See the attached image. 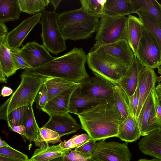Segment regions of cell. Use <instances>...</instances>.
I'll list each match as a JSON object with an SVG mask.
<instances>
[{
	"mask_svg": "<svg viewBox=\"0 0 161 161\" xmlns=\"http://www.w3.org/2000/svg\"><path fill=\"white\" fill-rule=\"evenodd\" d=\"M19 51L22 57L32 69L44 65L55 58L50 55L43 44L34 41L27 42Z\"/></svg>",
	"mask_w": 161,
	"mask_h": 161,
	"instance_id": "obj_11",
	"label": "cell"
},
{
	"mask_svg": "<svg viewBox=\"0 0 161 161\" xmlns=\"http://www.w3.org/2000/svg\"><path fill=\"white\" fill-rule=\"evenodd\" d=\"M43 127L55 131L61 137L75 133L82 129L81 125L69 113L50 116L49 120Z\"/></svg>",
	"mask_w": 161,
	"mask_h": 161,
	"instance_id": "obj_15",
	"label": "cell"
},
{
	"mask_svg": "<svg viewBox=\"0 0 161 161\" xmlns=\"http://www.w3.org/2000/svg\"><path fill=\"white\" fill-rule=\"evenodd\" d=\"M6 76L1 69L0 68V81L2 83H7V79Z\"/></svg>",
	"mask_w": 161,
	"mask_h": 161,
	"instance_id": "obj_48",
	"label": "cell"
},
{
	"mask_svg": "<svg viewBox=\"0 0 161 161\" xmlns=\"http://www.w3.org/2000/svg\"><path fill=\"white\" fill-rule=\"evenodd\" d=\"M42 16V13H39L29 17L8 32L6 41L9 49L20 48L29 33L38 23L40 22Z\"/></svg>",
	"mask_w": 161,
	"mask_h": 161,
	"instance_id": "obj_12",
	"label": "cell"
},
{
	"mask_svg": "<svg viewBox=\"0 0 161 161\" xmlns=\"http://www.w3.org/2000/svg\"><path fill=\"white\" fill-rule=\"evenodd\" d=\"M9 145L5 141L0 139V148L7 147H9Z\"/></svg>",
	"mask_w": 161,
	"mask_h": 161,
	"instance_id": "obj_52",
	"label": "cell"
},
{
	"mask_svg": "<svg viewBox=\"0 0 161 161\" xmlns=\"http://www.w3.org/2000/svg\"><path fill=\"white\" fill-rule=\"evenodd\" d=\"M143 28V24L139 18L131 14L128 15L127 42L135 57L142 36Z\"/></svg>",
	"mask_w": 161,
	"mask_h": 161,
	"instance_id": "obj_23",
	"label": "cell"
},
{
	"mask_svg": "<svg viewBox=\"0 0 161 161\" xmlns=\"http://www.w3.org/2000/svg\"><path fill=\"white\" fill-rule=\"evenodd\" d=\"M160 133H161V130H160Z\"/></svg>",
	"mask_w": 161,
	"mask_h": 161,
	"instance_id": "obj_56",
	"label": "cell"
},
{
	"mask_svg": "<svg viewBox=\"0 0 161 161\" xmlns=\"http://www.w3.org/2000/svg\"><path fill=\"white\" fill-rule=\"evenodd\" d=\"M136 13L139 16L143 26L149 33L158 46L161 53V26L149 14L139 11Z\"/></svg>",
	"mask_w": 161,
	"mask_h": 161,
	"instance_id": "obj_26",
	"label": "cell"
},
{
	"mask_svg": "<svg viewBox=\"0 0 161 161\" xmlns=\"http://www.w3.org/2000/svg\"><path fill=\"white\" fill-rule=\"evenodd\" d=\"M27 106L18 108L10 113L6 121L8 127L12 125H24Z\"/></svg>",
	"mask_w": 161,
	"mask_h": 161,
	"instance_id": "obj_33",
	"label": "cell"
},
{
	"mask_svg": "<svg viewBox=\"0 0 161 161\" xmlns=\"http://www.w3.org/2000/svg\"><path fill=\"white\" fill-rule=\"evenodd\" d=\"M79 84L54 97L47 102L42 110L49 116L69 113L68 108L70 96Z\"/></svg>",
	"mask_w": 161,
	"mask_h": 161,
	"instance_id": "obj_18",
	"label": "cell"
},
{
	"mask_svg": "<svg viewBox=\"0 0 161 161\" xmlns=\"http://www.w3.org/2000/svg\"><path fill=\"white\" fill-rule=\"evenodd\" d=\"M77 115L82 129L96 141L117 137L123 121L114 100L99 103Z\"/></svg>",
	"mask_w": 161,
	"mask_h": 161,
	"instance_id": "obj_1",
	"label": "cell"
},
{
	"mask_svg": "<svg viewBox=\"0 0 161 161\" xmlns=\"http://www.w3.org/2000/svg\"><path fill=\"white\" fill-rule=\"evenodd\" d=\"M49 161H65L63 156L59 157Z\"/></svg>",
	"mask_w": 161,
	"mask_h": 161,
	"instance_id": "obj_54",
	"label": "cell"
},
{
	"mask_svg": "<svg viewBox=\"0 0 161 161\" xmlns=\"http://www.w3.org/2000/svg\"><path fill=\"white\" fill-rule=\"evenodd\" d=\"M26 161H36L35 160H34L32 159L31 158L28 159Z\"/></svg>",
	"mask_w": 161,
	"mask_h": 161,
	"instance_id": "obj_55",
	"label": "cell"
},
{
	"mask_svg": "<svg viewBox=\"0 0 161 161\" xmlns=\"http://www.w3.org/2000/svg\"><path fill=\"white\" fill-rule=\"evenodd\" d=\"M114 98L115 105L123 121L129 115H132L129 97L117 85L114 88Z\"/></svg>",
	"mask_w": 161,
	"mask_h": 161,
	"instance_id": "obj_30",
	"label": "cell"
},
{
	"mask_svg": "<svg viewBox=\"0 0 161 161\" xmlns=\"http://www.w3.org/2000/svg\"><path fill=\"white\" fill-rule=\"evenodd\" d=\"M21 81L10 97L0 108V119L6 120L8 115L14 110L33 104L36 96L46 77L23 71L20 75Z\"/></svg>",
	"mask_w": 161,
	"mask_h": 161,
	"instance_id": "obj_4",
	"label": "cell"
},
{
	"mask_svg": "<svg viewBox=\"0 0 161 161\" xmlns=\"http://www.w3.org/2000/svg\"><path fill=\"white\" fill-rule=\"evenodd\" d=\"M156 93L158 97L161 102V83L159 82L158 84L155 87Z\"/></svg>",
	"mask_w": 161,
	"mask_h": 161,
	"instance_id": "obj_47",
	"label": "cell"
},
{
	"mask_svg": "<svg viewBox=\"0 0 161 161\" xmlns=\"http://www.w3.org/2000/svg\"><path fill=\"white\" fill-rule=\"evenodd\" d=\"M21 11L34 14L43 11L50 3L49 0H18Z\"/></svg>",
	"mask_w": 161,
	"mask_h": 161,
	"instance_id": "obj_32",
	"label": "cell"
},
{
	"mask_svg": "<svg viewBox=\"0 0 161 161\" xmlns=\"http://www.w3.org/2000/svg\"><path fill=\"white\" fill-rule=\"evenodd\" d=\"M62 0H49V2L53 6L54 11L58 7L60 2Z\"/></svg>",
	"mask_w": 161,
	"mask_h": 161,
	"instance_id": "obj_49",
	"label": "cell"
},
{
	"mask_svg": "<svg viewBox=\"0 0 161 161\" xmlns=\"http://www.w3.org/2000/svg\"><path fill=\"white\" fill-rule=\"evenodd\" d=\"M13 92L12 89L9 87L4 86L1 90V95L3 97L10 95Z\"/></svg>",
	"mask_w": 161,
	"mask_h": 161,
	"instance_id": "obj_45",
	"label": "cell"
},
{
	"mask_svg": "<svg viewBox=\"0 0 161 161\" xmlns=\"http://www.w3.org/2000/svg\"><path fill=\"white\" fill-rule=\"evenodd\" d=\"M24 125L25 126L27 139L30 142H34L37 138L39 132L33 108V104L27 106Z\"/></svg>",
	"mask_w": 161,
	"mask_h": 161,
	"instance_id": "obj_31",
	"label": "cell"
},
{
	"mask_svg": "<svg viewBox=\"0 0 161 161\" xmlns=\"http://www.w3.org/2000/svg\"><path fill=\"white\" fill-rule=\"evenodd\" d=\"M134 13L131 0H106L103 6V14L110 16H125Z\"/></svg>",
	"mask_w": 161,
	"mask_h": 161,
	"instance_id": "obj_22",
	"label": "cell"
},
{
	"mask_svg": "<svg viewBox=\"0 0 161 161\" xmlns=\"http://www.w3.org/2000/svg\"><path fill=\"white\" fill-rule=\"evenodd\" d=\"M96 142L91 138L85 143L75 148L74 150L91 156L96 145Z\"/></svg>",
	"mask_w": 161,
	"mask_h": 161,
	"instance_id": "obj_41",
	"label": "cell"
},
{
	"mask_svg": "<svg viewBox=\"0 0 161 161\" xmlns=\"http://www.w3.org/2000/svg\"><path fill=\"white\" fill-rule=\"evenodd\" d=\"M47 90L48 102L55 96L79 84L57 77H46L44 82Z\"/></svg>",
	"mask_w": 161,
	"mask_h": 161,
	"instance_id": "obj_25",
	"label": "cell"
},
{
	"mask_svg": "<svg viewBox=\"0 0 161 161\" xmlns=\"http://www.w3.org/2000/svg\"><path fill=\"white\" fill-rule=\"evenodd\" d=\"M36 108L38 109L42 110L48 102L47 90L45 84L44 83L35 99Z\"/></svg>",
	"mask_w": 161,
	"mask_h": 161,
	"instance_id": "obj_39",
	"label": "cell"
},
{
	"mask_svg": "<svg viewBox=\"0 0 161 161\" xmlns=\"http://www.w3.org/2000/svg\"><path fill=\"white\" fill-rule=\"evenodd\" d=\"M40 134L42 139L46 142L51 144L61 142V137L57 132L45 127L40 128Z\"/></svg>",
	"mask_w": 161,
	"mask_h": 161,
	"instance_id": "obj_36",
	"label": "cell"
},
{
	"mask_svg": "<svg viewBox=\"0 0 161 161\" xmlns=\"http://www.w3.org/2000/svg\"><path fill=\"white\" fill-rule=\"evenodd\" d=\"M93 51L111 56L128 67L132 64L135 58L127 41L125 40L103 45Z\"/></svg>",
	"mask_w": 161,
	"mask_h": 161,
	"instance_id": "obj_14",
	"label": "cell"
},
{
	"mask_svg": "<svg viewBox=\"0 0 161 161\" xmlns=\"http://www.w3.org/2000/svg\"><path fill=\"white\" fill-rule=\"evenodd\" d=\"M8 30L5 23L0 22V37L6 35L8 33Z\"/></svg>",
	"mask_w": 161,
	"mask_h": 161,
	"instance_id": "obj_46",
	"label": "cell"
},
{
	"mask_svg": "<svg viewBox=\"0 0 161 161\" xmlns=\"http://www.w3.org/2000/svg\"><path fill=\"white\" fill-rule=\"evenodd\" d=\"M0 155L23 161H26L29 159L26 155L10 146L0 148Z\"/></svg>",
	"mask_w": 161,
	"mask_h": 161,
	"instance_id": "obj_37",
	"label": "cell"
},
{
	"mask_svg": "<svg viewBox=\"0 0 161 161\" xmlns=\"http://www.w3.org/2000/svg\"><path fill=\"white\" fill-rule=\"evenodd\" d=\"M106 0H81L80 2L81 7L86 12L101 16Z\"/></svg>",
	"mask_w": 161,
	"mask_h": 161,
	"instance_id": "obj_34",
	"label": "cell"
},
{
	"mask_svg": "<svg viewBox=\"0 0 161 161\" xmlns=\"http://www.w3.org/2000/svg\"><path fill=\"white\" fill-rule=\"evenodd\" d=\"M144 67L135 57L134 61L117 84L129 97L133 95L136 90L140 74Z\"/></svg>",
	"mask_w": 161,
	"mask_h": 161,
	"instance_id": "obj_17",
	"label": "cell"
},
{
	"mask_svg": "<svg viewBox=\"0 0 161 161\" xmlns=\"http://www.w3.org/2000/svg\"><path fill=\"white\" fill-rule=\"evenodd\" d=\"M10 52L18 69H22L26 70L32 69L22 56L19 48L10 49Z\"/></svg>",
	"mask_w": 161,
	"mask_h": 161,
	"instance_id": "obj_38",
	"label": "cell"
},
{
	"mask_svg": "<svg viewBox=\"0 0 161 161\" xmlns=\"http://www.w3.org/2000/svg\"><path fill=\"white\" fill-rule=\"evenodd\" d=\"M135 57L144 67L153 69L161 65L160 49L154 39L143 26L142 36Z\"/></svg>",
	"mask_w": 161,
	"mask_h": 161,
	"instance_id": "obj_10",
	"label": "cell"
},
{
	"mask_svg": "<svg viewBox=\"0 0 161 161\" xmlns=\"http://www.w3.org/2000/svg\"><path fill=\"white\" fill-rule=\"evenodd\" d=\"M87 60V55L83 48L74 47L44 65L23 71L46 77L61 78L79 84L89 77L85 68Z\"/></svg>",
	"mask_w": 161,
	"mask_h": 161,
	"instance_id": "obj_2",
	"label": "cell"
},
{
	"mask_svg": "<svg viewBox=\"0 0 161 161\" xmlns=\"http://www.w3.org/2000/svg\"><path fill=\"white\" fill-rule=\"evenodd\" d=\"M21 12L18 0H0V22L17 20Z\"/></svg>",
	"mask_w": 161,
	"mask_h": 161,
	"instance_id": "obj_27",
	"label": "cell"
},
{
	"mask_svg": "<svg viewBox=\"0 0 161 161\" xmlns=\"http://www.w3.org/2000/svg\"><path fill=\"white\" fill-rule=\"evenodd\" d=\"M138 161H161V160L157 158H154L151 159H148L146 158H141L138 160Z\"/></svg>",
	"mask_w": 161,
	"mask_h": 161,
	"instance_id": "obj_53",
	"label": "cell"
},
{
	"mask_svg": "<svg viewBox=\"0 0 161 161\" xmlns=\"http://www.w3.org/2000/svg\"><path fill=\"white\" fill-rule=\"evenodd\" d=\"M129 99L132 115L136 119V114L139 99V92L137 88L134 94L129 97Z\"/></svg>",
	"mask_w": 161,
	"mask_h": 161,
	"instance_id": "obj_42",
	"label": "cell"
},
{
	"mask_svg": "<svg viewBox=\"0 0 161 161\" xmlns=\"http://www.w3.org/2000/svg\"><path fill=\"white\" fill-rule=\"evenodd\" d=\"M116 85L101 75H93L85 79L79 84L80 93L89 97L107 101L114 100V90Z\"/></svg>",
	"mask_w": 161,
	"mask_h": 161,
	"instance_id": "obj_9",
	"label": "cell"
},
{
	"mask_svg": "<svg viewBox=\"0 0 161 161\" xmlns=\"http://www.w3.org/2000/svg\"><path fill=\"white\" fill-rule=\"evenodd\" d=\"M158 71L160 75L159 76H157L156 78V82L158 83L161 81V65L159 66L157 68Z\"/></svg>",
	"mask_w": 161,
	"mask_h": 161,
	"instance_id": "obj_51",
	"label": "cell"
},
{
	"mask_svg": "<svg viewBox=\"0 0 161 161\" xmlns=\"http://www.w3.org/2000/svg\"><path fill=\"white\" fill-rule=\"evenodd\" d=\"M127 19L126 16L111 17L103 14L96 32L95 43L90 52L119 40L127 41Z\"/></svg>",
	"mask_w": 161,
	"mask_h": 161,
	"instance_id": "obj_5",
	"label": "cell"
},
{
	"mask_svg": "<svg viewBox=\"0 0 161 161\" xmlns=\"http://www.w3.org/2000/svg\"><path fill=\"white\" fill-rule=\"evenodd\" d=\"M58 14L54 11L44 10L42 11L40 22L42 26L41 37L43 45L49 52L56 55L66 49V40L58 24Z\"/></svg>",
	"mask_w": 161,
	"mask_h": 161,
	"instance_id": "obj_7",
	"label": "cell"
},
{
	"mask_svg": "<svg viewBox=\"0 0 161 161\" xmlns=\"http://www.w3.org/2000/svg\"><path fill=\"white\" fill-rule=\"evenodd\" d=\"M87 63L94 73L117 85L129 67L116 58L105 54L94 51L87 55Z\"/></svg>",
	"mask_w": 161,
	"mask_h": 161,
	"instance_id": "obj_6",
	"label": "cell"
},
{
	"mask_svg": "<svg viewBox=\"0 0 161 161\" xmlns=\"http://www.w3.org/2000/svg\"><path fill=\"white\" fill-rule=\"evenodd\" d=\"M6 35L0 37V68L7 77L15 74L18 69L6 43Z\"/></svg>",
	"mask_w": 161,
	"mask_h": 161,
	"instance_id": "obj_24",
	"label": "cell"
},
{
	"mask_svg": "<svg viewBox=\"0 0 161 161\" xmlns=\"http://www.w3.org/2000/svg\"><path fill=\"white\" fill-rule=\"evenodd\" d=\"M137 120L142 136H145L156 130H161V124L157 118L152 92L143 106Z\"/></svg>",
	"mask_w": 161,
	"mask_h": 161,
	"instance_id": "obj_13",
	"label": "cell"
},
{
	"mask_svg": "<svg viewBox=\"0 0 161 161\" xmlns=\"http://www.w3.org/2000/svg\"><path fill=\"white\" fill-rule=\"evenodd\" d=\"M152 93L157 118L161 124V102L157 95L155 88L153 90Z\"/></svg>",
	"mask_w": 161,
	"mask_h": 161,
	"instance_id": "obj_43",
	"label": "cell"
},
{
	"mask_svg": "<svg viewBox=\"0 0 161 161\" xmlns=\"http://www.w3.org/2000/svg\"><path fill=\"white\" fill-rule=\"evenodd\" d=\"M134 13L146 11L152 16L161 26V4L156 0H131Z\"/></svg>",
	"mask_w": 161,
	"mask_h": 161,
	"instance_id": "obj_29",
	"label": "cell"
},
{
	"mask_svg": "<svg viewBox=\"0 0 161 161\" xmlns=\"http://www.w3.org/2000/svg\"><path fill=\"white\" fill-rule=\"evenodd\" d=\"M90 138L87 134L83 133L75 135L68 140L61 142V143L64 149H71L82 145Z\"/></svg>",
	"mask_w": 161,
	"mask_h": 161,
	"instance_id": "obj_35",
	"label": "cell"
},
{
	"mask_svg": "<svg viewBox=\"0 0 161 161\" xmlns=\"http://www.w3.org/2000/svg\"><path fill=\"white\" fill-rule=\"evenodd\" d=\"M141 136L137 120L132 115L127 117L119 126L117 137L126 143L135 142Z\"/></svg>",
	"mask_w": 161,
	"mask_h": 161,
	"instance_id": "obj_21",
	"label": "cell"
},
{
	"mask_svg": "<svg viewBox=\"0 0 161 161\" xmlns=\"http://www.w3.org/2000/svg\"><path fill=\"white\" fill-rule=\"evenodd\" d=\"M138 144L143 153L161 160L160 130H156L143 136Z\"/></svg>",
	"mask_w": 161,
	"mask_h": 161,
	"instance_id": "obj_20",
	"label": "cell"
},
{
	"mask_svg": "<svg viewBox=\"0 0 161 161\" xmlns=\"http://www.w3.org/2000/svg\"><path fill=\"white\" fill-rule=\"evenodd\" d=\"M70 149H64L61 143L44 148L37 149L31 158L36 161H49L60 156H64Z\"/></svg>",
	"mask_w": 161,
	"mask_h": 161,
	"instance_id": "obj_28",
	"label": "cell"
},
{
	"mask_svg": "<svg viewBox=\"0 0 161 161\" xmlns=\"http://www.w3.org/2000/svg\"><path fill=\"white\" fill-rule=\"evenodd\" d=\"M79 86L70 96L69 113L77 115L99 103L107 101L103 99L89 97L82 95L80 92Z\"/></svg>",
	"mask_w": 161,
	"mask_h": 161,
	"instance_id": "obj_19",
	"label": "cell"
},
{
	"mask_svg": "<svg viewBox=\"0 0 161 161\" xmlns=\"http://www.w3.org/2000/svg\"><path fill=\"white\" fill-rule=\"evenodd\" d=\"M0 161H23L0 155Z\"/></svg>",
	"mask_w": 161,
	"mask_h": 161,
	"instance_id": "obj_50",
	"label": "cell"
},
{
	"mask_svg": "<svg viewBox=\"0 0 161 161\" xmlns=\"http://www.w3.org/2000/svg\"><path fill=\"white\" fill-rule=\"evenodd\" d=\"M101 16L88 13L81 7L58 14L57 22L66 40H85L96 32Z\"/></svg>",
	"mask_w": 161,
	"mask_h": 161,
	"instance_id": "obj_3",
	"label": "cell"
},
{
	"mask_svg": "<svg viewBox=\"0 0 161 161\" xmlns=\"http://www.w3.org/2000/svg\"><path fill=\"white\" fill-rule=\"evenodd\" d=\"M63 156L65 161H91V156L72 149Z\"/></svg>",
	"mask_w": 161,
	"mask_h": 161,
	"instance_id": "obj_40",
	"label": "cell"
},
{
	"mask_svg": "<svg viewBox=\"0 0 161 161\" xmlns=\"http://www.w3.org/2000/svg\"><path fill=\"white\" fill-rule=\"evenodd\" d=\"M157 77L154 69L147 67H144L140 74L137 88L139 99L136 114V119L146 101L155 88Z\"/></svg>",
	"mask_w": 161,
	"mask_h": 161,
	"instance_id": "obj_16",
	"label": "cell"
},
{
	"mask_svg": "<svg viewBox=\"0 0 161 161\" xmlns=\"http://www.w3.org/2000/svg\"><path fill=\"white\" fill-rule=\"evenodd\" d=\"M127 143L99 141L92 153L91 161H130L131 154Z\"/></svg>",
	"mask_w": 161,
	"mask_h": 161,
	"instance_id": "obj_8",
	"label": "cell"
},
{
	"mask_svg": "<svg viewBox=\"0 0 161 161\" xmlns=\"http://www.w3.org/2000/svg\"><path fill=\"white\" fill-rule=\"evenodd\" d=\"M9 127L11 130L18 133L23 137L27 139L26 129L24 125H12Z\"/></svg>",
	"mask_w": 161,
	"mask_h": 161,
	"instance_id": "obj_44",
	"label": "cell"
}]
</instances>
